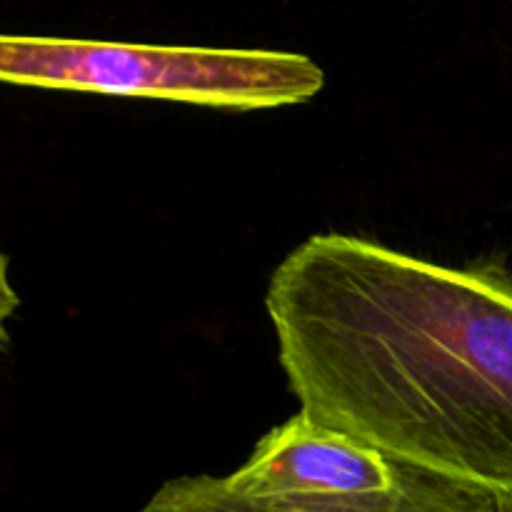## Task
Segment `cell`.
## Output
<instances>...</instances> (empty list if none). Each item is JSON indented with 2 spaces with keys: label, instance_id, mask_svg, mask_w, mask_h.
Instances as JSON below:
<instances>
[{
  "label": "cell",
  "instance_id": "1",
  "mask_svg": "<svg viewBox=\"0 0 512 512\" xmlns=\"http://www.w3.org/2000/svg\"><path fill=\"white\" fill-rule=\"evenodd\" d=\"M300 413L385 455L512 495V278L313 235L265 298Z\"/></svg>",
  "mask_w": 512,
  "mask_h": 512
},
{
  "label": "cell",
  "instance_id": "2",
  "mask_svg": "<svg viewBox=\"0 0 512 512\" xmlns=\"http://www.w3.org/2000/svg\"><path fill=\"white\" fill-rule=\"evenodd\" d=\"M0 78L48 90L260 110L305 103L325 85L308 55L3 35Z\"/></svg>",
  "mask_w": 512,
  "mask_h": 512
},
{
  "label": "cell",
  "instance_id": "3",
  "mask_svg": "<svg viewBox=\"0 0 512 512\" xmlns=\"http://www.w3.org/2000/svg\"><path fill=\"white\" fill-rule=\"evenodd\" d=\"M403 468V460L298 413L270 430L225 483L253 498L380 493L398 483Z\"/></svg>",
  "mask_w": 512,
  "mask_h": 512
},
{
  "label": "cell",
  "instance_id": "4",
  "mask_svg": "<svg viewBox=\"0 0 512 512\" xmlns=\"http://www.w3.org/2000/svg\"><path fill=\"white\" fill-rule=\"evenodd\" d=\"M140 512H498V495L405 463L390 490L350 495L253 498L230 488L225 478H178Z\"/></svg>",
  "mask_w": 512,
  "mask_h": 512
},
{
  "label": "cell",
  "instance_id": "5",
  "mask_svg": "<svg viewBox=\"0 0 512 512\" xmlns=\"http://www.w3.org/2000/svg\"><path fill=\"white\" fill-rule=\"evenodd\" d=\"M498 512H512V495H498Z\"/></svg>",
  "mask_w": 512,
  "mask_h": 512
}]
</instances>
